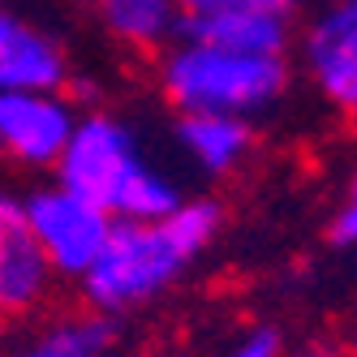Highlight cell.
<instances>
[{
    "mask_svg": "<svg viewBox=\"0 0 357 357\" xmlns=\"http://www.w3.org/2000/svg\"><path fill=\"white\" fill-rule=\"evenodd\" d=\"M310 357H336V353H310Z\"/></svg>",
    "mask_w": 357,
    "mask_h": 357,
    "instance_id": "2e32d148",
    "label": "cell"
},
{
    "mask_svg": "<svg viewBox=\"0 0 357 357\" xmlns=\"http://www.w3.org/2000/svg\"><path fill=\"white\" fill-rule=\"evenodd\" d=\"M224 357H284V331L271 327V323H259V327H245L237 344L228 349Z\"/></svg>",
    "mask_w": 357,
    "mask_h": 357,
    "instance_id": "9a60e30c",
    "label": "cell"
},
{
    "mask_svg": "<svg viewBox=\"0 0 357 357\" xmlns=\"http://www.w3.org/2000/svg\"><path fill=\"white\" fill-rule=\"evenodd\" d=\"M293 78H297L293 56L233 52V47L194 35H176L155 56V91L172 108V116L220 112L259 121L293 95Z\"/></svg>",
    "mask_w": 357,
    "mask_h": 357,
    "instance_id": "3957f363",
    "label": "cell"
},
{
    "mask_svg": "<svg viewBox=\"0 0 357 357\" xmlns=\"http://www.w3.org/2000/svg\"><path fill=\"white\" fill-rule=\"evenodd\" d=\"M190 17H215V13H280V17H301L305 0H176Z\"/></svg>",
    "mask_w": 357,
    "mask_h": 357,
    "instance_id": "4fadbf2b",
    "label": "cell"
},
{
    "mask_svg": "<svg viewBox=\"0 0 357 357\" xmlns=\"http://www.w3.org/2000/svg\"><path fill=\"white\" fill-rule=\"evenodd\" d=\"M61 293V275L39 250L22 190L0 185V327L35 323L52 310Z\"/></svg>",
    "mask_w": 357,
    "mask_h": 357,
    "instance_id": "8992f818",
    "label": "cell"
},
{
    "mask_svg": "<svg viewBox=\"0 0 357 357\" xmlns=\"http://www.w3.org/2000/svg\"><path fill=\"white\" fill-rule=\"evenodd\" d=\"M22 207H26L31 233L39 241V250L47 254L52 271L61 275V284H78L86 275V267L99 259L108 233H112V215L104 207H95L91 198L73 194L61 181H39L31 190H22Z\"/></svg>",
    "mask_w": 357,
    "mask_h": 357,
    "instance_id": "277c9868",
    "label": "cell"
},
{
    "mask_svg": "<svg viewBox=\"0 0 357 357\" xmlns=\"http://www.w3.org/2000/svg\"><path fill=\"white\" fill-rule=\"evenodd\" d=\"M228 211L215 194H185L160 220H116L99 259L78 280V301L104 319H125L168 297L215 250Z\"/></svg>",
    "mask_w": 357,
    "mask_h": 357,
    "instance_id": "6da1fadb",
    "label": "cell"
},
{
    "mask_svg": "<svg viewBox=\"0 0 357 357\" xmlns=\"http://www.w3.org/2000/svg\"><path fill=\"white\" fill-rule=\"evenodd\" d=\"M73 82L78 69L61 35L0 0V91H69Z\"/></svg>",
    "mask_w": 357,
    "mask_h": 357,
    "instance_id": "ba28073f",
    "label": "cell"
},
{
    "mask_svg": "<svg viewBox=\"0 0 357 357\" xmlns=\"http://www.w3.org/2000/svg\"><path fill=\"white\" fill-rule=\"evenodd\" d=\"M293 52L323 104L357 121V0H323L297 26Z\"/></svg>",
    "mask_w": 357,
    "mask_h": 357,
    "instance_id": "5b68a950",
    "label": "cell"
},
{
    "mask_svg": "<svg viewBox=\"0 0 357 357\" xmlns=\"http://www.w3.org/2000/svg\"><path fill=\"white\" fill-rule=\"evenodd\" d=\"M172 138H176V151L185 155V164L198 176L228 181L259 151V121L220 116V112H185V116L172 121Z\"/></svg>",
    "mask_w": 357,
    "mask_h": 357,
    "instance_id": "9c48e42d",
    "label": "cell"
},
{
    "mask_svg": "<svg viewBox=\"0 0 357 357\" xmlns=\"http://www.w3.org/2000/svg\"><path fill=\"white\" fill-rule=\"evenodd\" d=\"M52 181L91 198L112 220H160L185 202V190L142 151V138L112 108H91L52 168Z\"/></svg>",
    "mask_w": 357,
    "mask_h": 357,
    "instance_id": "7a4b0ae2",
    "label": "cell"
},
{
    "mask_svg": "<svg viewBox=\"0 0 357 357\" xmlns=\"http://www.w3.org/2000/svg\"><path fill=\"white\" fill-rule=\"evenodd\" d=\"M181 35L233 47V52H254V56H293L297 17H280V13H215V17L181 22Z\"/></svg>",
    "mask_w": 357,
    "mask_h": 357,
    "instance_id": "8fae6325",
    "label": "cell"
},
{
    "mask_svg": "<svg viewBox=\"0 0 357 357\" xmlns=\"http://www.w3.org/2000/svg\"><path fill=\"white\" fill-rule=\"evenodd\" d=\"M95 26L104 31L112 47L125 56H151L155 61L164 47L181 35V5L176 0H86Z\"/></svg>",
    "mask_w": 357,
    "mask_h": 357,
    "instance_id": "30bf717a",
    "label": "cell"
},
{
    "mask_svg": "<svg viewBox=\"0 0 357 357\" xmlns=\"http://www.w3.org/2000/svg\"><path fill=\"white\" fill-rule=\"evenodd\" d=\"M78 116L69 91H0V164L52 176Z\"/></svg>",
    "mask_w": 357,
    "mask_h": 357,
    "instance_id": "52a82bcc",
    "label": "cell"
},
{
    "mask_svg": "<svg viewBox=\"0 0 357 357\" xmlns=\"http://www.w3.org/2000/svg\"><path fill=\"white\" fill-rule=\"evenodd\" d=\"M116 344V319L95 310H69L43 319L13 357H108Z\"/></svg>",
    "mask_w": 357,
    "mask_h": 357,
    "instance_id": "7c38bea8",
    "label": "cell"
},
{
    "mask_svg": "<svg viewBox=\"0 0 357 357\" xmlns=\"http://www.w3.org/2000/svg\"><path fill=\"white\" fill-rule=\"evenodd\" d=\"M327 241L336 250H357V172H349V181L331 207V220H327Z\"/></svg>",
    "mask_w": 357,
    "mask_h": 357,
    "instance_id": "5bb4252c",
    "label": "cell"
}]
</instances>
